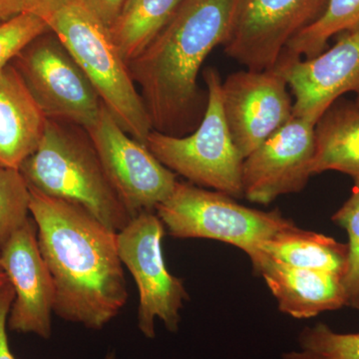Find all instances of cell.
<instances>
[{"label": "cell", "instance_id": "1", "mask_svg": "<svg viewBox=\"0 0 359 359\" xmlns=\"http://www.w3.org/2000/svg\"><path fill=\"white\" fill-rule=\"evenodd\" d=\"M29 189L40 252L53 280L54 313L101 330L129 297L117 233L80 205Z\"/></svg>", "mask_w": 359, "mask_h": 359}, {"label": "cell", "instance_id": "2", "mask_svg": "<svg viewBox=\"0 0 359 359\" xmlns=\"http://www.w3.org/2000/svg\"><path fill=\"white\" fill-rule=\"evenodd\" d=\"M238 1L181 0L159 34L128 63L155 131L181 136L199 126L207 96L198 74L212 49L228 39Z\"/></svg>", "mask_w": 359, "mask_h": 359}, {"label": "cell", "instance_id": "3", "mask_svg": "<svg viewBox=\"0 0 359 359\" xmlns=\"http://www.w3.org/2000/svg\"><path fill=\"white\" fill-rule=\"evenodd\" d=\"M20 170L30 188L80 205L116 233L133 219L91 141L71 133L55 120L48 119L39 147Z\"/></svg>", "mask_w": 359, "mask_h": 359}, {"label": "cell", "instance_id": "4", "mask_svg": "<svg viewBox=\"0 0 359 359\" xmlns=\"http://www.w3.org/2000/svg\"><path fill=\"white\" fill-rule=\"evenodd\" d=\"M47 25L83 70L116 121L135 140L146 145L153 131L152 122L109 28L83 0L60 9Z\"/></svg>", "mask_w": 359, "mask_h": 359}, {"label": "cell", "instance_id": "5", "mask_svg": "<svg viewBox=\"0 0 359 359\" xmlns=\"http://www.w3.org/2000/svg\"><path fill=\"white\" fill-rule=\"evenodd\" d=\"M207 107L199 126L189 136L153 130L146 146L175 174L202 188L212 189L233 199L244 197V158L233 144L222 105V79L215 68L204 72Z\"/></svg>", "mask_w": 359, "mask_h": 359}, {"label": "cell", "instance_id": "6", "mask_svg": "<svg viewBox=\"0 0 359 359\" xmlns=\"http://www.w3.org/2000/svg\"><path fill=\"white\" fill-rule=\"evenodd\" d=\"M156 214L172 237L226 243L244 250L252 263L261 256L264 241L294 226L278 211L250 209L226 194L190 182H178Z\"/></svg>", "mask_w": 359, "mask_h": 359}, {"label": "cell", "instance_id": "7", "mask_svg": "<svg viewBox=\"0 0 359 359\" xmlns=\"http://www.w3.org/2000/svg\"><path fill=\"white\" fill-rule=\"evenodd\" d=\"M164 235V224L154 212L137 215L117 233L120 259L138 287V327L147 339L155 337L157 318L169 332H178L180 311L189 299L183 280L171 275L165 264Z\"/></svg>", "mask_w": 359, "mask_h": 359}, {"label": "cell", "instance_id": "8", "mask_svg": "<svg viewBox=\"0 0 359 359\" xmlns=\"http://www.w3.org/2000/svg\"><path fill=\"white\" fill-rule=\"evenodd\" d=\"M14 67L47 119L88 130L98 119L102 101L70 52L53 35H40L13 61Z\"/></svg>", "mask_w": 359, "mask_h": 359}, {"label": "cell", "instance_id": "9", "mask_svg": "<svg viewBox=\"0 0 359 359\" xmlns=\"http://www.w3.org/2000/svg\"><path fill=\"white\" fill-rule=\"evenodd\" d=\"M86 131L104 171L132 218L143 212H155L173 193L178 183L176 174L145 144L130 136L104 104L98 119Z\"/></svg>", "mask_w": 359, "mask_h": 359}, {"label": "cell", "instance_id": "10", "mask_svg": "<svg viewBox=\"0 0 359 359\" xmlns=\"http://www.w3.org/2000/svg\"><path fill=\"white\" fill-rule=\"evenodd\" d=\"M327 2L238 0L224 52L247 69H271L290 40L316 20Z\"/></svg>", "mask_w": 359, "mask_h": 359}, {"label": "cell", "instance_id": "11", "mask_svg": "<svg viewBox=\"0 0 359 359\" xmlns=\"http://www.w3.org/2000/svg\"><path fill=\"white\" fill-rule=\"evenodd\" d=\"M287 87L276 68L238 71L222 82L224 118L244 159L294 117Z\"/></svg>", "mask_w": 359, "mask_h": 359}, {"label": "cell", "instance_id": "12", "mask_svg": "<svg viewBox=\"0 0 359 359\" xmlns=\"http://www.w3.org/2000/svg\"><path fill=\"white\" fill-rule=\"evenodd\" d=\"M316 123L292 117L244 159L243 187L250 202L269 205L299 193L313 176Z\"/></svg>", "mask_w": 359, "mask_h": 359}, {"label": "cell", "instance_id": "13", "mask_svg": "<svg viewBox=\"0 0 359 359\" xmlns=\"http://www.w3.org/2000/svg\"><path fill=\"white\" fill-rule=\"evenodd\" d=\"M294 96V117L318 123L346 93L355 94L359 108V27L344 32L327 51L313 58L280 55L275 67Z\"/></svg>", "mask_w": 359, "mask_h": 359}, {"label": "cell", "instance_id": "14", "mask_svg": "<svg viewBox=\"0 0 359 359\" xmlns=\"http://www.w3.org/2000/svg\"><path fill=\"white\" fill-rule=\"evenodd\" d=\"M0 264L15 294L7 320L9 330L50 339L55 294L32 217L0 248Z\"/></svg>", "mask_w": 359, "mask_h": 359}, {"label": "cell", "instance_id": "15", "mask_svg": "<svg viewBox=\"0 0 359 359\" xmlns=\"http://www.w3.org/2000/svg\"><path fill=\"white\" fill-rule=\"evenodd\" d=\"M261 254L252 266L263 276L282 313L302 320L346 306V290L340 276L297 268Z\"/></svg>", "mask_w": 359, "mask_h": 359}, {"label": "cell", "instance_id": "16", "mask_svg": "<svg viewBox=\"0 0 359 359\" xmlns=\"http://www.w3.org/2000/svg\"><path fill=\"white\" fill-rule=\"evenodd\" d=\"M48 121L13 63L0 73V165L20 169Z\"/></svg>", "mask_w": 359, "mask_h": 359}, {"label": "cell", "instance_id": "17", "mask_svg": "<svg viewBox=\"0 0 359 359\" xmlns=\"http://www.w3.org/2000/svg\"><path fill=\"white\" fill-rule=\"evenodd\" d=\"M337 171L359 184V108L335 101L316 124L313 174Z\"/></svg>", "mask_w": 359, "mask_h": 359}, {"label": "cell", "instance_id": "18", "mask_svg": "<svg viewBox=\"0 0 359 359\" xmlns=\"http://www.w3.org/2000/svg\"><path fill=\"white\" fill-rule=\"evenodd\" d=\"M259 252L290 266L339 276L342 280L348 264L347 244L321 233L302 230L295 224L264 241Z\"/></svg>", "mask_w": 359, "mask_h": 359}, {"label": "cell", "instance_id": "19", "mask_svg": "<svg viewBox=\"0 0 359 359\" xmlns=\"http://www.w3.org/2000/svg\"><path fill=\"white\" fill-rule=\"evenodd\" d=\"M181 0H127L111 26V36L129 63L138 57L159 34Z\"/></svg>", "mask_w": 359, "mask_h": 359}, {"label": "cell", "instance_id": "20", "mask_svg": "<svg viewBox=\"0 0 359 359\" xmlns=\"http://www.w3.org/2000/svg\"><path fill=\"white\" fill-rule=\"evenodd\" d=\"M359 27V0H328L320 15L295 34L282 55L313 58L325 51L328 40Z\"/></svg>", "mask_w": 359, "mask_h": 359}, {"label": "cell", "instance_id": "21", "mask_svg": "<svg viewBox=\"0 0 359 359\" xmlns=\"http://www.w3.org/2000/svg\"><path fill=\"white\" fill-rule=\"evenodd\" d=\"M30 218L27 182L20 169L0 165V248Z\"/></svg>", "mask_w": 359, "mask_h": 359}, {"label": "cell", "instance_id": "22", "mask_svg": "<svg viewBox=\"0 0 359 359\" xmlns=\"http://www.w3.org/2000/svg\"><path fill=\"white\" fill-rule=\"evenodd\" d=\"M332 221L348 236V264L342 282L346 306L359 311V184L353 187L348 199L335 212Z\"/></svg>", "mask_w": 359, "mask_h": 359}, {"label": "cell", "instance_id": "23", "mask_svg": "<svg viewBox=\"0 0 359 359\" xmlns=\"http://www.w3.org/2000/svg\"><path fill=\"white\" fill-rule=\"evenodd\" d=\"M299 342L302 351L323 359H359V334H339L323 323L304 328Z\"/></svg>", "mask_w": 359, "mask_h": 359}, {"label": "cell", "instance_id": "24", "mask_svg": "<svg viewBox=\"0 0 359 359\" xmlns=\"http://www.w3.org/2000/svg\"><path fill=\"white\" fill-rule=\"evenodd\" d=\"M48 30L44 20L28 13L0 23V73L28 44Z\"/></svg>", "mask_w": 359, "mask_h": 359}, {"label": "cell", "instance_id": "25", "mask_svg": "<svg viewBox=\"0 0 359 359\" xmlns=\"http://www.w3.org/2000/svg\"><path fill=\"white\" fill-rule=\"evenodd\" d=\"M14 290L11 283L0 289V359H16L9 346L7 320L14 301Z\"/></svg>", "mask_w": 359, "mask_h": 359}, {"label": "cell", "instance_id": "26", "mask_svg": "<svg viewBox=\"0 0 359 359\" xmlns=\"http://www.w3.org/2000/svg\"><path fill=\"white\" fill-rule=\"evenodd\" d=\"M97 18L106 27L110 28L121 13L127 0H83Z\"/></svg>", "mask_w": 359, "mask_h": 359}, {"label": "cell", "instance_id": "27", "mask_svg": "<svg viewBox=\"0 0 359 359\" xmlns=\"http://www.w3.org/2000/svg\"><path fill=\"white\" fill-rule=\"evenodd\" d=\"M74 1L77 0H22V4L25 13L39 16L47 23L54 14Z\"/></svg>", "mask_w": 359, "mask_h": 359}, {"label": "cell", "instance_id": "28", "mask_svg": "<svg viewBox=\"0 0 359 359\" xmlns=\"http://www.w3.org/2000/svg\"><path fill=\"white\" fill-rule=\"evenodd\" d=\"M23 13L22 0H0V22H6Z\"/></svg>", "mask_w": 359, "mask_h": 359}, {"label": "cell", "instance_id": "29", "mask_svg": "<svg viewBox=\"0 0 359 359\" xmlns=\"http://www.w3.org/2000/svg\"><path fill=\"white\" fill-rule=\"evenodd\" d=\"M280 359H323L320 358H318V355H316V354L309 353V351H302L301 349V351H292V353H287L283 354L282 356V358Z\"/></svg>", "mask_w": 359, "mask_h": 359}, {"label": "cell", "instance_id": "30", "mask_svg": "<svg viewBox=\"0 0 359 359\" xmlns=\"http://www.w3.org/2000/svg\"><path fill=\"white\" fill-rule=\"evenodd\" d=\"M8 278L4 273V269H2L1 264H0V289H1L4 285H6L7 283H8Z\"/></svg>", "mask_w": 359, "mask_h": 359}, {"label": "cell", "instance_id": "31", "mask_svg": "<svg viewBox=\"0 0 359 359\" xmlns=\"http://www.w3.org/2000/svg\"><path fill=\"white\" fill-rule=\"evenodd\" d=\"M104 359H116V353L114 351H109V353L106 354L105 358Z\"/></svg>", "mask_w": 359, "mask_h": 359}, {"label": "cell", "instance_id": "32", "mask_svg": "<svg viewBox=\"0 0 359 359\" xmlns=\"http://www.w3.org/2000/svg\"><path fill=\"white\" fill-rule=\"evenodd\" d=\"M0 23H2V22H0Z\"/></svg>", "mask_w": 359, "mask_h": 359}]
</instances>
